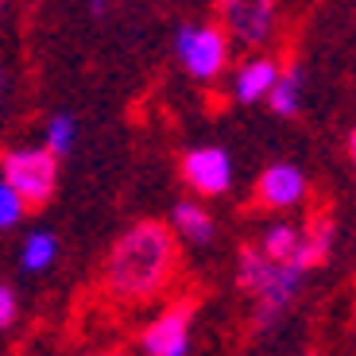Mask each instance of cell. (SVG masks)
Segmentation results:
<instances>
[{
  "label": "cell",
  "instance_id": "cell-14",
  "mask_svg": "<svg viewBox=\"0 0 356 356\" xmlns=\"http://www.w3.org/2000/svg\"><path fill=\"white\" fill-rule=\"evenodd\" d=\"M298 241H302V229H298V225L275 221V225H267V229L259 232V244H256V248L264 252L267 259H275V264H291Z\"/></svg>",
  "mask_w": 356,
  "mask_h": 356
},
{
  "label": "cell",
  "instance_id": "cell-9",
  "mask_svg": "<svg viewBox=\"0 0 356 356\" xmlns=\"http://www.w3.org/2000/svg\"><path fill=\"white\" fill-rule=\"evenodd\" d=\"M275 78H279V63L271 54H248V58L232 70L229 93H232V101H241V105H259V101H267Z\"/></svg>",
  "mask_w": 356,
  "mask_h": 356
},
{
  "label": "cell",
  "instance_id": "cell-12",
  "mask_svg": "<svg viewBox=\"0 0 356 356\" xmlns=\"http://www.w3.org/2000/svg\"><path fill=\"white\" fill-rule=\"evenodd\" d=\"M333 221L330 217H321V221H314L310 229H302V241H298V248H294L291 264L298 267V271H314V267H321L325 259H330L333 252Z\"/></svg>",
  "mask_w": 356,
  "mask_h": 356
},
{
  "label": "cell",
  "instance_id": "cell-13",
  "mask_svg": "<svg viewBox=\"0 0 356 356\" xmlns=\"http://www.w3.org/2000/svg\"><path fill=\"white\" fill-rule=\"evenodd\" d=\"M19 271H27V275H43V271H51L54 259H58V236H54L51 229H31L19 241Z\"/></svg>",
  "mask_w": 356,
  "mask_h": 356
},
{
  "label": "cell",
  "instance_id": "cell-16",
  "mask_svg": "<svg viewBox=\"0 0 356 356\" xmlns=\"http://www.w3.org/2000/svg\"><path fill=\"white\" fill-rule=\"evenodd\" d=\"M24 213H27V205H24V197L16 194V190L0 178V232H8V229H19V221H24Z\"/></svg>",
  "mask_w": 356,
  "mask_h": 356
},
{
  "label": "cell",
  "instance_id": "cell-10",
  "mask_svg": "<svg viewBox=\"0 0 356 356\" xmlns=\"http://www.w3.org/2000/svg\"><path fill=\"white\" fill-rule=\"evenodd\" d=\"M170 232L178 244L205 248L217 236V221L209 205H202V197H186V202H175V209H170Z\"/></svg>",
  "mask_w": 356,
  "mask_h": 356
},
{
  "label": "cell",
  "instance_id": "cell-2",
  "mask_svg": "<svg viewBox=\"0 0 356 356\" xmlns=\"http://www.w3.org/2000/svg\"><path fill=\"white\" fill-rule=\"evenodd\" d=\"M302 279L306 271H298L294 264H275V259H267L264 252L252 244V248H241L236 256V283L241 291L252 294V321H256V330H271L286 310L291 302L298 298L302 291Z\"/></svg>",
  "mask_w": 356,
  "mask_h": 356
},
{
  "label": "cell",
  "instance_id": "cell-1",
  "mask_svg": "<svg viewBox=\"0 0 356 356\" xmlns=\"http://www.w3.org/2000/svg\"><path fill=\"white\" fill-rule=\"evenodd\" d=\"M175 267H178V241L170 225L140 221L108 252L105 286L124 302H140V298H152L170 283Z\"/></svg>",
  "mask_w": 356,
  "mask_h": 356
},
{
  "label": "cell",
  "instance_id": "cell-22",
  "mask_svg": "<svg viewBox=\"0 0 356 356\" xmlns=\"http://www.w3.org/2000/svg\"><path fill=\"white\" fill-rule=\"evenodd\" d=\"M306 356H314V353H306Z\"/></svg>",
  "mask_w": 356,
  "mask_h": 356
},
{
  "label": "cell",
  "instance_id": "cell-17",
  "mask_svg": "<svg viewBox=\"0 0 356 356\" xmlns=\"http://www.w3.org/2000/svg\"><path fill=\"white\" fill-rule=\"evenodd\" d=\"M19 318V298L8 283H0V330H12Z\"/></svg>",
  "mask_w": 356,
  "mask_h": 356
},
{
  "label": "cell",
  "instance_id": "cell-6",
  "mask_svg": "<svg viewBox=\"0 0 356 356\" xmlns=\"http://www.w3.org/2000/svg\"><path fill=\"white\" fill-rule=\"evenodd\" d=\"M178 175H182V182L194 190V197L209 202V197L229 194L236 170H232V155L225 152V147L205 143V147H190V152L182 155V163H178Z\"/></svg>",
  "mask_w": 356,
  "mask_h": 356
},
{
  "label": "cell",
  "instance_id": "cell-3",
  "mask_svg": "<svg viewBox=\"0 0 356 356\" xmlns=\"http://www.w3.org/2000/svg\"><path fill=\"white\" fill-rule=\"evenodd\" d=\"M232 39L221 24H182L175 31V58L178 66L202 86H213L229 70Z\"/></svg>",
  "mask_w": 356,
  "mask_h": 356
},
{
  "label": "cell",
  "instance_id": "cell-19",
  "mask_svg": "<svg viewBox=\"0 0 356 356\" xmlns=\"http://www.w3.org/2000/svg\"><path fill=\"white\" fill-rule=\"evenodd\" d=\"M0 93H4V74H0Z\"/></svg>",
  "mask_w": 356,
  "mask_h": 356
},
{
  "label": "cell",
  "instance_id": "cell-7",
  "mask_svg": "<svg viewBox=\"0 0 356 356\" xmlns=\"http://www.w3.org/2000/svg\"><path fill=\"white\" fill-rule=\"evenodd\" d=\"M190 330H194V310L190 306H167L140 333V348L147 356H190V345H194Z\"/></svg>",
  "mask_w": 356,
  "mask_h": 356
},
{
  "label": "cell",
  "instance_id": "cell-4",
  "mask_svg": "<svg viewBox=\"0 0 356 356\" xmlns=\"http://www.w3.org/2000/svg\"><path fill=\"white\" fill-rule=\"evenodd\" d=\"M0 178L24 197V205H47L58 190V155L47 147H8L0 155Z\"/></svg>",
  "mask_w": 356,
  "mask_h": 356
},
{
  "label": "cell",
  "instance_id": "cell-5",
  "mask_svg": "<svg viewBox=\"0 0 356 356\" xmlns=\"http://www.w3.org/2000/svg\"><path fill=\"white\" fill-rule=\"evenodd\" d=\"M221 27L248 51H264L275 39L279 27V0H217Z\"/></svg>",
  "mask_w": 356,
  "mask_h": 356
},
{
  "label": "cell",
  "instance_id": "cell-8",
  "mask_svg": "<svg viewBox=\"0 0 356 356\" xmlns=\"http://www.w3.org/2000/svg\"><path fill=\"white\" fill-rule=\"evenodd\" d=\"M310 194V182L294 163H271V167L259 170L256 178V202L264 209H275V213H286V209H298Z\"/></svg>",
  "mask_w": 356,
  "mask_h": 356
},
{
  "label": "cell",
  "instance_id": "cell-15",
  "mask_svg": "<svg viewBox=\"0 0 356 356\" xmlns=\"http://www.w3.org/2000/svg\"><path fill=\"white\" fill-rule=\"evenodd\" d=\"M74 140H78V120H74L70 113H51L43 124V147L47 152H54L58 159H63L66 152L74 147Z\"/></svg>",
  "mask_w": 356,
  "mask_h": 356
},
{
  "label": "cell",
  "instance_id": "cell-18",
  "mask_svg": "<svg viewBox=\"0 0 356 356\" xmlns=\"http://www.w3.org/2000/svg\"><path fill=\"white\" fill-rule=\"evenodd\" d=\"M348 159H353V167H356V132L348 136Z\"/></svg>",
  "mask_w": 356,
  "mask_h": 356
},
{
  "label": "cell",
  "instance_id": "cell-21",
  "mask_svg": "<svg viewBox=\"0 0 356 356\" xmlns=\"http://www.w3.org/2000/svg\"><path fill=\"white\" fill-rule=\"evenodd\" d=\"M93 4H97V8H101V4H105V0H93Z\"/></svg>",
  "mask_w": 356,
  "mask_h": 356
},
{
  "label": "cell",
  "instance_id": "cell-20",
  "mask_svg": "<svg viewBox=\"0 0 356 356\" xmlns=\"http://www.w3.org/2000/svg\"><path fill=\"white\" fill-rule=\"evenodd\" d=\"M0 16H4V0H0Z\"/></svg>",
  "mask_w": 356,
  "mask_h": 356
},
{
  "label": "cell",
  "instance_id": "cell-11",
  "mask_svg": "<svg viewBox=\"0 0 356 356\" xmlns=\"http://www.w3.org/2000/svg\"><path fill=\"white\" fill-rule=\"evenodd\" d=\"M302 97H306V70L298 63L279 66V78H275V86H271V93H267L271 113L291 120V116L302 113Z\"/></svg>",
  "mask_w": 356,
  "mask_h": 356
}]
</instances>
